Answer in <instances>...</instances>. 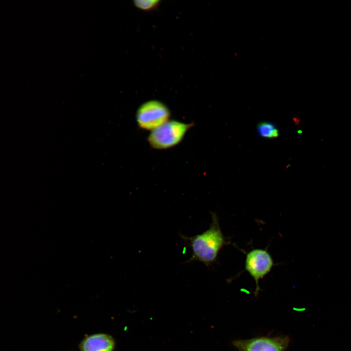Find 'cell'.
Listing matches in <instances>:
<instances>
[{
  "label": "cell",
  "mask_w": 351,
  "mask_h": 351,
  "mask_svg": "<svg viewBox=\"0 0 351 351\" xmlns=\"http://www.w3.org/2000/svg\"><path fill=\"white\" fill-rule=\"evenodd\" d=\"M211 214L212 221L206 231L191 237L180 234L192 251V256L186 263L198 261L208 267L216 261L220 250L227 244L217 215L213 212Z\"/></svg>",
  "instance_id": "1"
},
{
  "label": "cell",
  "mask_w": 351,
  "mask_h": 351,
  "mask_svg": "<svg viewBox=\"0 0 351 351\" xmlns=\"http://www.w3.org/2000/svg\"><path fill=\"white\" fill-rule=\"evenodd\" d=\"M191 124L176 120H168L152 131L148 142L152 147L165 149L178 144L183 138Z\"/></svg>",
  "instance_id": "2"
},
{
  "label": "cell",
  "mask_w": 351,
  "mask_h": 351,
  "mask_svg": "<svg viewBox=\"0 0 351 351\" xmlns=\"http://www.w3.org/2000/svg\"><path fill=\"white\" fill-rule=\"evenodd\" d=\"M170 116V111L164 103L150 100L138 108L136 120L140 128L152 131L168 121Z\"/></svg>",
  "instance_id": "3"
},
{
  "label": "cell",
  "mask_w": 351,
  "mask_h": 351,
  "mask_svg": "<svg viewBox=\"0 0 351 351\" xmlns=\"http://www.w3.org/2000/svg\"><path fill=\"white\" fill-rule=\"evenodd\" d=\"M273 266V259L266 250L255 249L247 253L245 260V270L255 281V296L258 295L260 290L259 281L270 272Z\"/></svg>",
  "instance_id": "4"
},
{
  "label": "cell",
  "mask_w": 351,
  "mask_h": 351,
  "mask_svg": "<svg viewBox=\"0 0 351 351\" xmlns=\"http://www.w3.org/2000/svg\"><path fill=\"white\" fill-rule=\"evenodd\" d=\"M290 342L288 336H260L234 340L232 344L238 351H285Z\"/></svg>",
  "instance_id": "5"
},
{
  "label": "cell",
  "mask_w": 351,
  "mask_h": 351,
  "mask_svg": "<svg viewBox=\"0 0 351 351\" xmlns=\"http://www.w3.org/2000/svg\"><path fill=\"white\" fill-rule=\"evenodd\" d=\"M115 342L110 335L97 333L87 336L80 345L81 351H113Z\"/></svg>",
  "instance_id": "6"
},
{
  "label": "cell",
  "mask_w": 351,
  "mask_h": 351,
  "mask_svg": "<svg viewBox=\"0 0 351 351\" xmlns=\"http://www.w3.org/2000/svg\"><path fill=\"white\" fill-rule=\"evenodd\" d=\"M258 134L266 138H275L279 136V130L272 122H260L257 125Z\"/></svg>",
  "instance_id": "7"
},
{
  "label": "cell",
  "mask_w": 351,
  "mask_h": 351,
  "mask_svg": "<svg viewBox=\"0 0 351 351\" xmlns=\"http://www.w3.org/2000/svg\"><path fill=\"white\" fill-rule=\"evenodd\" d=\"M135 6L140 9L149 10L155 8L159 1L156 0H139L134 1Z\"/></svg>",
  "instance_id": "8"
}]
</instances>
